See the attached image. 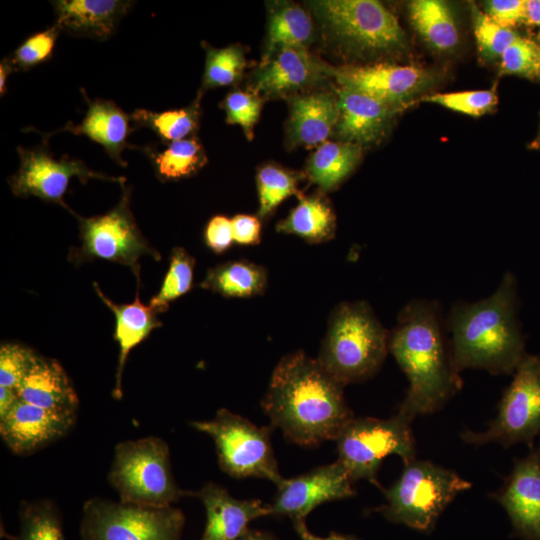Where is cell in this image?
<instances>
[{
  "instance_id": "cell-42",
  "label": "cell",
  "mask_w": 540,
  "mask_h": 540,
  "mask_svg": "<svg viewBox=\"0 0 540 540\" xmlns=\"http://www.w3.org/2000/svg\"><path fill=\"white\" fill-rule=\"evenodd\" d=\"M224 108L227 112V122L239 124L247 138L253 137V127L261 110L262 100L256 93L235 91L227 95L224 100Z\"/></svg>"
},
{
  "instance_id": "cell-18",
  "label": "cell",
  "mask_w": 540,
  "mask_h": 540,
  "mask_svg": "<svg viewBox=\"0 0 540 540\" xmlns=\"http://www.w3.org/2000/svg\"><path fill=\"white\" fill-rule=\"evenodd\" d=\"M196 496L206 512V525L201 540H237L251 521L272 515L271 506L260 500L234 498L215 483L205 484Z\"/></svg>"
},
{
  "instance_id": "cell-12",
  "label": "cell",
  "mask_w": 540,
  "mask_h": 540,
  "mask_svg": "<svg viewBox=\"0 0 540 540\" xmlns=\"http://www.w3.org/2000/svg\"><path fill=\"white\" fill-rule=\"evenodd\" d=\"M79 221L81 247L76 249V261L95 258L129 266L139 282L140 265L143 255L155 260L160 254L149 245L141 234L130 209V190L123 188L118 204L109 212L83 218L75 214Z\"/></svg>"
},
{
  "instance_id": "cell-2",
  "label": "cell",
  "mask_w": 540,
  "mask_h": 540,
  "mask_svg": "<svg viewBox=\"0 0 540 540\" xmlns=\"http://www.w3.org/2000/svg\"><path fill=\"white\" fill-rule=\"evenodd\" d=\"M389 352L409 381L398 412L410 420L439 410L462 387L435 301L415 299L402 308L389 333Z\"/></svg>"
},
{
  "instance_id": "cell-9",
  "label": "cell",
  "mask_w": 540,
  "mask_h": 540,
  "mask_svg": "<svg viewBox=\"0 0 540 540\" xmlns=\"http://www.w3.org/2000/svg\"><path fill=\"white\" fill-rule=\"evenodd\" d=\"M185 518L170 506H143L103 498L84 503L83 540H181Z\"/></svg>"
},
{
  "instance_id": "cell-4",
  "label": "cell",
  "mask_w": 540,
  "mask_h": 540,
  "mask_svg": "<svg viewBox=\"0 0 540 540\" xmlns=\"http://www.w3.org/2000/svg\"><path fill=\"white\" fill-rule=\"evenodd\" d=\"M389 333L362 301L340 304L330 317L317 360L341 385L363 381L382 365Z\"/></svg>"
},
{
  "instance_id": "cell-30",
  "label": "cell",
  "mask_w": 540,
  "mask_h": 540,
  "mask_svg": "<svg viewBox=\"0 0 540 540\" xmlns=\"http://www.w3.org/2000/svg\"><path fill=\"white\" fill-rule=\"evenodd\" d=\"M146 154L152 161L156 175L164 181L190 176L206 162L202 146L193 138L168 142L161 151L146 148Z\"/></svg>"
},
{
  "instance_id": "cell-48",
  "label": "cell",
  "mask_w": 540,
  "mask_h": 540,
  "mask_svg": "<svg viewBox=\"0 0 540 540\" xmlns=\"http://www.w3.org/2000/svg\"><path fill=\"white\" fill-rule=\"evenodd\" d=\"M14 71H16V68L14 67L11 59L10 58L2 59L1 64H0V93H1V96H3L6 93V91H7V88H6L7 78Z\"/></svg>"
},
{
  "instance_id": "cell-11",
  "label": "cell",
  "mask_w": 540,
  "mask_h": 540,
  "mask_svg": "<svg viewBox=\"0 0 540 540\" xmlns=\"http://www.w3.org/2000/svg\"><path fill=\"white\" fill-rule=\"evenodd\" d=\"M540 434V355L526 354L505 389L498 414L483 432L465 430L464 442L483 445L496 442L509 447L526 443L532 448Z\"/></svg>"
},
{
  "instance_id": "cell-21",
  "label": "cell",
  "mask_w": 540,
  "mask_h": 540,
  "mask_svg": "<svg viewBox=\"0 0 540 540\" xmlns=\"http://www.w3.org/2000/svg\"><path fill=\"white\" fill-rule=\"evenodd\" d=\"M54 26L76 37L103 41L112 36L121 18L130 9L131 1L122 0H58L52 2Z\"/></svg>"
},
{
  "instance_id": "cell-50",
  "label": "cell",
  "mask_w": 540,
  "mask_h": 540,
  "mask_svg": "<svg viewBox=\"0 0 540 540\" xmlns=\"http://www.w3.org/2000/svg\"><path fill=\"white\" fill-rule=\"evenodd\" d=\"M237 540H273V538L263 532L247 530Z\"/></svg>"
},
{
  "instance_id": "cell-26",
  "label": "cell",
  "mask_w": 540,
  "mask_h": 540,
  "mask_svg": "<svg viewBox=\"0 0 540 540\" xmlns=\"http://www.w3.org/2000/svg\"><path fill=\"white\" fill-rule=\"evenodd\" d=\"M267 285V272L247 260L228 261L211 268L202 288L225 297L247 298L261 294Z\"/></svg>"
},
{
  "instance_id": "cell-6",
  "label": "cell",
  "mask_w": 540,
  "mask_h": 540,
  "mask_svg": "<svg viewBox=\"0 0 540 540\" xmlns=\"http://www.w3.org/2000/svg\"><path fill=\"white\" fill-rule=\"evenodd\" d=\"M472 484L430 461L405 465L399 479L384 491L378 511L389 521L419 531L431 530L449 503Z\"/></svg>"
},
{
  "instance_id": "cell-16",
  "label": "cell",
  "mask_w": 540,
  "mask_h": 540,
  "mask_svg": "<svg viewBox=\"0 0 540 540\" xmlns=\"http://www.w3.org/2000/svg\"><path fill=\"white\" fill-rule=\"evenodd\" d=\"M495 499L506 510L515 534L540 540V448L517 460Z\"/></svg>"
},
{
  "instance_id": "cell-45",
  "label": "cell",
  "mask_w": 540,
  "mask_h": 540,
  "mask_svg": "<svg viewBox=\"0 0 540 540\" xmlns=\"http://www.w3.org/2000/svg\"><path fill=\"white\" fill-rule=\"evenodd\" d=\"M233 239L240 245H256L261 239L260 220L251 215L238 214L231 219Z\"/></svg>"
},
{
  "instance_id": "cell-7",
  "label": "cell",
  "mask_w": 540,
  "mask_h": 540,
  "mask_svg": "<svg viewBox=\"0 0 540 540\" xmlns=\"http://www.w3.org/2000/svg\"><path fill=\"white\" fill-rule=\"evenodd\" d=\"M412 420L397 412L388 419L353 417L335 440L338 461L353 481L365 479L381 488L377 472L383 459L400 456L407 465L415 460Z\"/></svg>"
},
{
  "instance_id": "cell-25",
  "label": "cell",
  "mask_w": 540,
  "mask_h": 540,
  "mask_svg": "<svg viewBox=\"0 0 540 540\" xmlns=\"http://www.w3.org/2000/svg\"><path fill=\"white\" fill-rule=\"evenodd\" d=\"M339 118L337 99L329 93H315L290 100V132L294 143L316 145L325 142Z\"/></svg>"
},
{
  "instance_id": "cell-3",
  "label": "cell",
  "mask_w": 540,
  "mask_h": 540,
  "mask_svg": "<svg viewBox=\"0 0 540 540\" xmlns=\"http://www.w3.org/2000/svg\"><path fill=\"white\" fill-rule=\"evenodd\" d=\"M517 309V282L511 272L489 297L452 306L446 325L457 372L468 368L494 375L515 372L527 354Z\"/></svg>"
},
{
  "instance_id": "cell-15",
  "label": "cell",
  "mask_w": 540,
  "mask_h": 540,
  "mask_svg": "<svg viewBox=\"0 0 540 540\" xmlns=\"http://www.w3.org/2000/svg\"><path fill=\"white\" fill-rule=\"evenodd\" d=\"M341 87L352 89L400 107L425 90L433 82V74L413 65L387 63L366 66H329Z\"/></svg>"
},
{
  "instance_id": "cell-23",
  "label": "cell",
  "mask_w": 540,
  "mask_h": 540,
  "mask_svg": "<svg viewBox=\"0 0 540 540\" xmlns=\"http://www.w3.org/2000/svg\"><path fill=\"white\" fill-rule=\"evenodd\" d=\"M86 100L88 109L82 122L76 126L67 123L62 130L89 137L101 144L107 154L119 165L126 166L122 152L128 146L127 138L132 132L131 116L112 101L90 100L87 97Z\"/></svg>"
},
{
  "instance_id": "cell-31",
  "label": "cell",
  "mask_w": 540,
  "mask_h": 540,
  "mask_svg": "<svg viewBox=\"0 0 540 540\" xmlns=\"http://www.w3.org/2000/svg\"><path fill=\"white\" fill-rule=\"evenodd\" d=\"M312 33L311 18L302 8L297 5H284L277 9L270 18L267 50L263 63L281 48L306 47L312 38Z\"/></svg>"
},
{
  "instance_id": "cell-8",
  "label": "cell",
  "mask_w": 540,
  "mask_h": 540,
  "mask_svg": "<svg viewBox=\"0 0 540 540\" xmlns=\"http://www.w3.org/2000/svg\"><path fill=\"white\" fill-rule=\"evenodd\" d=\"M191 426L213 439L219 465L228 475L263 478L276 486L282 481L268 427H258L225 408L213 419L194 421Z\"/></svg>"
},
{
  "instance_id": "cell-38",
  "label": "cell",
  "mask_w": 540,
  "mask_h": 540,
  "mask_svg": "<svg viewBox=\"0 0 540 540\" xmlns=\"http://www.w3.org/2000/svg\"><path fill=\"white\" fill-rule=\"evenodd\" d=\"M424 100L470 116L489 112L497 103L493 90H471L429 95Z\"/></svg>"
},
{
  "instance_id": "cell-13",
  "label": "cell",
  "mask_w": 540,
  "mask_h": 540,
  "mask_svg": "<svg viewBox=\"0 0 540 540\" xmlns=\"http://www.w3.org/2000/svg\"><path fill=\"white\" fill-rule=\"evenodd\" d=\"M17 151L19 168L8 182L12 193L18 197L35 196L70 210L63 197L73 177H77L83 184L92 178L121 184L125 181L122 177L92 171L79 159L68 156L56 159L44 144L31 148L18 147Z\"/></svg>"
},
{
  "instance_id": "cell-40",
  "label": "cell",
  "mask_w": 540,
  "mask_h": 540,
  "mask_svg": "<svg viewBox=\"0 0 540 540\" xmlns=\"http://www.w3.org/2000/svg\"><path fill=\"white\" fill-rule=\"evenodd\" d=\"M59 32L53 26L28 37L9 57L16 70H28L49 60Z\"/></svg>"
},
{
  "instance_id": "cell-37",
  "label": "cell",
  "mask_w": 540,
  "mask_h": 540,
  "mask_svg": "<svg viewBox=\"0 0 540 540\" xmlns=\"http://www.w3.org/2000/svg\"><path fill=\"white\" fill-rule=\"evenodd\" d=\"M244 66L243 51L238 46L209 48L206 53L203 87L213 88L234 84L241 78Z\"/></svg>"
},
{
  "instance_id": "cell-29",
  "label": "cell",
  "mask_w": 540,
  "mask_h": 540,
  "mask_svg": "<svg viewBox=\"0 0 540 540\" xmlns=\"http://www.w3.org/2000/svg\"><path fill=\"white\" fill-rule=\"evenodd\" d=\"M336 219L328 202L317 195L302 197L288 217L280 221L279 232L294 234L310 243H321L334 237Z\"/></svg>"
},
{
  "instance_id": "cell-39",
  "label": "cell",
  "mask_w": 540,
  "mask_h": 540,
  "mask_svg": "<svg viewBox=\"0 0 540 540\" xmlns=\"http://www.w3.org/2000/svg\"><path fill=\"white\" fill-rule=\"evenodd\" d=\"M37 353L15 343L0 348V386L17 389L33 365Z\"/></svg>"
},
{
  "instance_id": "cell-33",
  "label": "cell",
  "mask_w": 540,
  "mask_h": 540,
  "mask_svg": "<svg viewBox=\"0 0 540 540\" xmlns=\"http://www.w3.org/2000/svg\"><path fill=\"white\" fill-rule=\"evenodd\" d=\"M19 522L16 540H65L60 515L49 500L23 502Z\"/></svg>"
},
{
  "instance_id": "cell-44",
  "label": "cell",
  "mask_w": 540,
  "mask_h": 540,
  "mask_svg": "<svg viewBox=\"0 0 540 540\" xmlns=\"http://www.w3.org/2000/svg\"><path fill=\"white\" fill-rule=\"evenodd\" d=\"M205 243L215 253L227 250L233 239L231 219L217 215L210 219L205 229Z\"/></svg>"
},
{
  "instance_id": "cell-20",
  "label": "cell",
  "mask_w": 540,
  "mask_h": 540,
  "mask_svg": "<svg viewBox=\"0 0 540 540\" xmlns=\"http://www.w3.org/2000/svg\"><path fill=\"white\" fill-rule=\"evenodd\" d=\"M329 76V66L303 46L278 50L262 64L255 79L254 93L278 95L318 82Z\"/></svg>"
},
{
  "instance_id": "cell-32",
  "label": "cell",
  "mask_w": 540,
  "mask_h": 540,
  "mask_svg": "<svg viewBox=\"0 0 540 540\" xmlns=\"http://www.w3.org/2000/svg\"><path fill=\"white\" fill-rule=\"evenodd\" d=\"M198 103L184 109L152 112L136 109L131 114V121L136 127H146L162 140L173 142L186 139L198 125Z\"/></svg>"
},
{
  "instance_id": "cell-28",
  "label": "cell",
  "mask_w": 540,
  "mask_h": 540,
  "mask_svg": "<svg viewBox=\"0 0 540 540\" xmlns=\"http://www.w3.org/2000/svg\"><path fill=\"white\" fill-rule=\"evenodd\" d=\"M361 156V146L351 142L321 143L311 156L307 173L321 190L335 188L355 168Z\"/></svg>"
},
{
  "instance_id": "cell-35",
  "label": "cell",
  "mask_w": 540,
  "mask_h": 540,
  "mask_svg": "<svg viewBox=\"0 0 540 540\" xmlns=\"http://www.w3.org/2000/svg\"><path fill=\"white\" fill-rule=\"evenodd\" d=\"M300 175L276 167L266 165L257 173V187L259 195L258 215H269L284 199L291 195H298L301 199L297 182Z\"/></svg>"
},
{
  "instance_id": "cell-36",
  "label": "cell",
  "mask_w": 540,
  "mask_h": 540,
  "mask_svg": "<svg viewBox=\"0 0 540 540\" xmlns=\"http://www.w3.org/2000/svg\"><path fill=\"white\" fill-rule=\"evenodd\" d=\"M470 12L480 56L487 61L501 58L518 34L513 29L497 23L474 3L470 4Z\"/></svg>"
},
{
  "instance_id": "cell-19",
  "label": "cell",
  "mask_w": 540,
  "mask_h": 540,
  "mask_svg": "<svg viewBox=\"0 0 540 540\" xmlns=\"http://www.w3.org/2000/svg\"><path fill=\"white\" fill-rule=\"evenodd\" d=\"M337 94L336 131L343 141L361 146L381 140L399 107L345 87L337 89Z\"/></svg>"
},
{
  "instance_id": "cell-34",
  "label": "cell",
  "mask_w": 540,
  "mask_h": 540,
  "mask_svg": "<svg viewBox=\"0 0 540 540\" xmlns=\"http://www.w3.org/2000/svg\"><path fill=\"white\" fill-rule=\"evenodd\" d=\"M194 265L195 259L185 249H173L162 286L149 305L157 314L166 311L172 301L191 289Z\"/></svg>"
},
{
  "instance_id": "cell-43",
  "label": "cell",
  "mask_w": 540,
  "mask_h": 540,
  "mask_svg": "<svg viewBox=\"0 0 540 540\" xmlns=\"http://www.w3.org/2000/svg\"><path fill=\"white\" fill-rule=\"evenodd\" d=\"M485 13L500 25L513 28L527 23L526 0H490L484 2Z\"/></svg>"
},
{
  "instance_id": "cell-17",
  "label": "cell",
  "mask_w": 540,
  "mask_h": 540,
  "mask_svg": "<svg viewBox=\"0 0 540 540\" xmlns=\"http://www.w3.org/2000/svg\"><path fill=\"white\" fill-rule=\"evenodd\" d=\"M76 413L48 410L19 399L0 419V434L16 454H29L64 436L73 426Z\"/></svg>"
},
{
  "instance_id": "cell-46",
  "label": "cell",
  "mask_w": 540,
  "mask_h": 540,
  "mask_svg": "<svg viewBox=\"0 0 540 540\" xmlns=\"http://www.w3.org/2000/svg\"><path fill=\"white\" fill-rule=\"evenodd\" d=\"M293 526L301 540H360L354 536L331 533L327 537H319L313 534L306 525L305 520L293 521Z\"/></svg>"
},
{
  "instance_id": "cell-1",
  "label": "cell",
  "mask_w": 540,
  "mask_h": 540,
  "mask_svg": "<svg viewBox=\"0 0 540 540\" xmlns=\"http://www.w3.org/2000/svg\"><path fill=\"white\" fill-rule=\"evenodd\" d=\"M343 388L317 359L297 351L278 362L261 405L287 439L312 447L336 440L354 417Z\"/></svg>"
},
{
  "instance_id": "cell-47",
  "label": "cell",
  "mask_w": 540,
  "mask_h": 540,
  "mask_svg": "<svg viewBox=\"0 0 540 540\" xmlns=\"http://www.w3.org/2000/svg\"><path fill=\"white\" fill-rule=\"evenodd\" d=\"M18 401L15 389L0 386V419L4 418Z\"/></svg>"
},
{
  "instance_id": "cell-41",
  "label": "cell",
  "mask_w": 540,
  "mask_h": 540,
  "mask_svg": "<svg viewBox=\"0 0 540 540\" xmlns=\"http://www.w3.org/2000/svg\"><path fill=\"white\" fill-rule=\"evenodd\" d=\"M500 71L525 77L539 76L538 45L518 35L501 56Z\"/></svg>"
},
{
  "instance_id": "cell-5",
  "label": "cell",
  "mask_w": 540,
  "mask_h": 540,
  "mask_svg": "<svg viewBox=\"0 0 540 540\" xmlns=\"http://www.w3.org/2000/svg\"><path fill=\"white\" fill-rule=\"evenodd\" d=\"M108 481L120 501L143 506H170L189 494L174 479L167 443L153 436L118 443Z\"/></svg>"
},
{
  "instance_id": "cell-27",
  "label": "cell",
  "mask_w": 540,
  "mask_h": 540,
  "mask_svg": "<svg viewBox=\"0 0 540 540\" xmlns=\"http://www.w3.org/2000/svg\"><path fill=\"white\" fill-rule=\"evenodd\" d=\"M409 15L416 31L434 49L448 51L458 44V27L448 3L440 0L412 1Z\"/></svg>"
},
{
  "instance_id": "cell-52",
  "label": "cell",
  "mask_w": 540,
  "mask_h": 540,
  "mask_svg": "<svg viewBox=\"0 0 540 540\" xmlns=\"http://www.w3.org/2000/svg\"><path fill=\"white\" fill-rule=\"evenodd\" d=\"M538 67H539V76H540V44L538 45Z\"/></svg>"
},
{
  "instance_id": "cell-14",
  "label": "cell",
  "mask_w": 540,
  "mask_h": 540,
  "mask_svg": "<svg viewBox=\"0 0 540 540\" xmlns=\"http://www.w3.org/2000/svg\"><path fill=\"white\" fill-rule=\"evenodd\" d=\"M355 495L344 466L337 460L307 473L283 478L271 506L272 515L287 516L292 521L305 520L317 506Z\"/></svg>"
},
{
  "instance_id": "cell-10",
  "label": "cell",
  "mask_w": 540,
  "mask_h": 540,
  "mask_svg": "<svg viewBox=\"0 0 540 540\" xmlns=\"http://www.w3.org/2000/svg\"><path fill=\"white\" fill-rule=\"evenodd\" d=\"M310 7L326 31L347 47L377 53L406 46L397 18L378 1L320 0Z\"/></svg>"
},
{
  "instance_id": "cell-49",
  "label": "cell",
  "mask_w": 540,
  "mask_h": 540,
  "mask_svg": "<svg viewBox=\"0 0 540 540\" xmlns=\"http://www.w3.org/2000/svg\"><path fill=\"white\" fill-rule=\"evenodd\" d=\"M527 23L540 27V0H526Z\"/></svg>"
},
{
  "instance_id": "cell-24",
  "label": "cell",
  "mask_w": 540,
  "mask_h": 540,
  "mask_svg": "<svg viewBox=\"0 0 540 540\" xmlns=\"http://www.w3.org/2000/svg\"><path fill=\"white\" fill-rule=\"evenodd\" d=\"M93 286L97 295L115 316L114 338L119 346V358L113 396L119 399L122 396V373L130 351L147 338L155 328L159 327L161 322L158 320L157 313L140 301L138 291L132 303L119 305L107 298L96 282Z\"/></svg>"
},
{
  "instance_id": "cell-22",
  "label": "cell",
  "mask_w": 540,
  "mask_h": 540,
  "mask_svg": "<svg viewBox=\"0 0 540 540\" xmlns=\"http://www.w3.org/2000/svg\"><path fill=\"white\" fill-rule=\"evenodd\" d=\"M16 392L20 400L48 410L76 413L78 407L77 393L63 367L39 355Z\"/></svg>"
},
{
  "instance_id": "cell-51",
  "label": "cell",
  "mask_w": 540,
  "mask_h": 540,
  "mask_svg": "<svg viewBox=\"0 0 540 540\" xmlns=\"http://www.w3.org/2000/svg\"><path fill=\"white\" fill-rule=\"evenodd\" d=\"M534 148H540V132L537 136V138L535 139V141L533 142V145H532Z\"/></svg>"
}]
</instances>
